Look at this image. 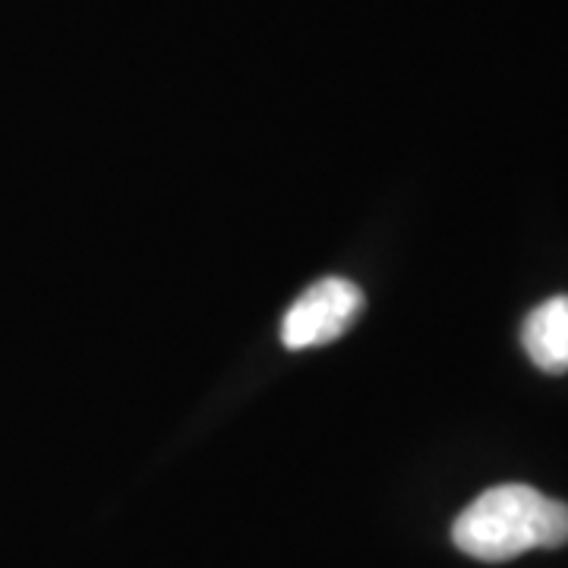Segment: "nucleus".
<instances>
[{
	"mask_svg": "<svg viewBox=\"0 0 568 568\" xmlns=\"http://www.w3.org/2000/svg\"><path fill=\"white\" fill-rule=\"evenodd\" d=\"M452 540L480 562H508L530 549H559L568 544V506L525 484H503L480 493L455 518Z\"/></svg>",
	"mask_w": 568,
	"mask_h": 568,
	"instance_id": "f257e3e1",
	"label": "nucleus"
},
{
	"mask_svg": "<svg viewBox=\"0 0 568 568\" xmlns=\"http://www.w3.org/2000/svg\"><path fill=\"white\" fill-rule=\"evenodd\" d=\"M364 310V291L347 278H323L310 284L282 320L287 351L320 347L342 338Z\"/></svg>",
	"mask_w": 568,
	"mask_h": 568,
	"instance_id": "f03ea898",
	"label": "nucleus"
},
{
	"mask_svg": "<svg viewBox=\"0 0 568 568\" xmlns=\"http://www.w3.org/2000/svg\"><path fill=\"white\" fill-rule=\"evenodd\" d=\"M521 345L537 369L568 373V294L549 297L530 310L521 328Z\"/></svg>",
	"mask_w": 568,
	"mask_h": 568,
	"instance_id": "7ed1b4c3",
	"label": "nucleus"
}]
</instances>
